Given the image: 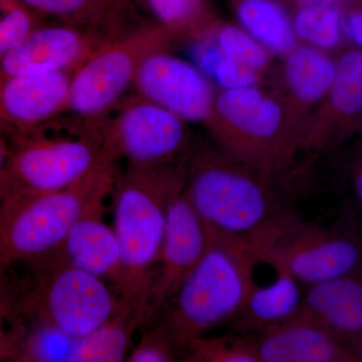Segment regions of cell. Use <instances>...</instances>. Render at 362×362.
<instances>
[{
  "mask_svg": "<svg viewBox=\"0 0 362 362\" xmlns=\"http://www.w3.org/2000/svg\"><path fill=\"white\" fill-rule=\"evenodd\" d=\"M187 160L153 168L128 165L117 175L112 190L121 256L115 292L120 303L137 311L145 323L169 206L185 189Z\"/></svg>",
  "mask_w": 362,
  "mask_h": 362,
  "instance_id": "1",
  "label": "cell"
},
{
  "mask_svg": "<svg viewBox=\"0 0 362 362\" xmlns=\"http://www.w3.org/2000/svg\"><path fill=\"white\" fill-rule=\"evenodd\" d=\"M206 230L209 242L201 261L151 319L165 332L178 358L188 343L239 316L261 263L242 240Z\"/></svg>",
  "mask_w": 362,
  "mask_h": 362,
  "instance_id": "2",
  "label": "cell"
},
{
  "mask_svg": "<svg viewBox=\"0 0 362 362\" xmlns=\"http://www.w3.org/2000/svg\"><path fill=\"white\" fill-rule=\"evenodd\" d=\"M278 181L214 145L190 151L185 190L206 230L246 243L293 207Z\"/></svg>",
  "mask_w": 362,
  "mask_h": 362,
  "instance_id": "3",
  "label": "cell"
},
{
  "mask_svg": "<svg viewBox=\"0 0 362 362\" xmlns=\"http://www.w3.org/2000/svg\"><path fill=\"white\" fill-rule=\"evenodd\" d=\"M204 125L223 153L274 180L302 153L303 125L283 96L259 86L221 90Z\"/></svg>",
  "mask_w": 362,
  "mask_h": 362,
  "instance_id": "4",
  "label": "cell"
},
{
  "mask_svg": "<svg viewBox=\"0 0 362 362\" xmlns=\"http://www.w3.org/2000/svg\"><path fill=\"white\" fill-rule=\"evenodd\" d=\"M117 161L108 157L78 182L51 192L18 190L1 202L0 265L42 258L57 249L78 221L104 214Z\"/></svg>",
  "mask_w": 362,
  "mask_h": 362,
  "instance_id": "5",
  "label": "cell"
},
{
  "mask_svg": "<svg viewBox=\"0 0 362 362\" xmlns=\"http://www.w3.org/2000/svg\"><path fill=\"white\" fill-rule=\"evenodd\" d=\"M261 263L291 274L310 287L362 265V235L305 220L294 207L247 240Z\"/></svg>",
  "mask_w": 362,
  "mask_h": 362,
  "instance_id": "6",
  "label": "cell"
},
{
  "mask_svg": "<svg viewBox=\"0 0 362 362\" xmlns=\"http://www.w3.org/2000/svg\"><path fill=\"white\" fill-rule=\"evenodd\" d=\"M176 37L156 23L105 40L71 74L64 114H70L74 122L96 127L127 96L145 59L168 49Z\"/></svg>",
  "mask_w": 362,
  "mask_h": 362,
  "instance_id": "7",
  "label": "cell"
},
{
  "mask_svg": "<svg viewBox=\"0 0 362 362\" xmlns=\"http://www.w3.org/2000/svg\"><path fill=\"white\" fill-rule=\"evenodd\" d=\"M37 259L42 273L28 309L37 323L80 337L106 322L120 307L118 295L106 281L71 265L58 252Z\"/></svg>",
  "mask_w": 362,
  "mask_h": 362,
  "instance_id": "8",
  "label": "cell"
},
{
  "mask_svg": "<svg viewBox=\"0 0 362 362\" xmlns=\"http://www.w3.org/2000/svg\"><path fill=\"white\" fill-rule=\"evenodd\" d=\"M187 122L139 95L124 98L99 124L105 149L127 165L153 168L185 160L192 151Z\"/></svg>",
  "mask_w": 362,
  "mask_h": 362,
  "instance_id": "9",
  "label": "cell"
},
{
  "mask_svg": "<svg viewBox=\"0 0 362 362\" xmlns=\"http://www.w3.org/2000/svg\"><path fill=\"white\" fill-rule=\"evenodd\" d=\"M74 127L75 133L71 137L47 136L45 128L11 137V175L14 192L64 189L113 156L97 136Z\"/></svg>",
  "mask_w": 362,
  "mask_h": 362,
  "instance_id": "10",
  "label": "cell"
},
{
  "mask_svg": "<svg viewBox=\"0 0 362 362\" xmlns=\"http://www.w3.org/2000/svg\"><path fill=\"white\" fill-rule=\"evenodd\" d=\"M361 130L362 51L354 47L338 57L334 81L307 120L302 153L321 156Z\"/></svg>",
  "mask_w": 362,
  "mask_h": 362,
  "instance_id": "11",
  "label": "cell"
},
{
  "mask_svg": "<svg viewBox=\"0 0 362 362\" xmlns=\"http://www.w3.org/2000/svg\"><path fill=\"white\" fill-rule=\"evenodd\" d=\"M135 94L153 102L187 123L206 122L216 93L201 69L168 49L149 54L133 85Z\"/></svg>",
  "mask_w": 362,
  "mask_h": 362,
  "instance_id": "12",
  "label": "cell"
},
{
  "mask_svg": "<svg viewBox=\"0 0 362 362\" xmlns=\"http://www.w3.org/2000/svg\"><path fill=\"white\" fill-rule=\"evenodd\" d=\"M207 242L206 226L183 189L169 206L165 233L150 290L147 322L168 303L194 271L206 252Z\"/></svg>",
  "mask_w": 362,
  "mask_h": 362,
  "instance_id": "13",
  "label": "cell"
},
{
  "mask_svg": "<svg viewBox=\"0 0 362 362\" xmlns=\"http://www.w3.org/2000/svg\"><path fill=\"white\" fill-rule=\"evenodd\" d=\"M105 40L96 33L69 23L37 25L0 63V74L74 73Z\"/></svg>",
  "mask_w": 362,
  "mask_h": 362,
  "instance_id": "14",
  "label": "cell"
},
{
  "mask_svg": "<svg viewBox=\"0 0 362 362\" xmlns=\"http://www.w3.org/2000/svg\"><path fill=\"white\" fill-rule=\"evenodd\" d=\"M71 74H0V129L11 137L28 134L65 113Z\"/></svg>",
  "mask_w": 362,
  "mask_h": 362,
  "instance_id": "15",
  "label": "cell"
},
{
  "mask_svg": "<svg viewBox=\"0 0 362 362\" xmlns=\"http://www.w3.org/2000/svg\"><path fill=\"white\" fill-rule=\"evenodd\" d=\"M256 337L261 362H356L346 343L298 313Z\"/></svg>",
  "mask_w": 362,
  "mask_h": 362,
  "instance_id": "16",
  "label": "cell"
},
{
  "mask_svg": "<svg viewBox=\"0 0 362 362\" xmlns=\"http://www.w3.org/2000/svg\"><path fill=\"white\" fill-rule=\"evenodd\" d=\"M298 314L349 345L362 335V265L308 287Z\"/></svg>",
  "mask_w": 362,
  "mask_h": 362,
  "instance_id": "17",
  "label": "cell"
},
{
  "mask_svg": "<svg viewBox=\"0 0 362 362\" xmlns=\"http://www.w3.org/2000/svg\"><path fill=\"white\" fill-rule=\"evenodd\" d=\"M284 59L286 94L282 96L305 130L309 116L334 81L337 59L329 52L307 45H298Z\"/></svg>",
  "mask_w": 362,
  "mask_h": 362,
  "instance_id": "18",
  "label": "cell"
},
{
  "mask_svg": "<svg viewBox=\"0 0 362 362\" xmlns=\"http://www.w3.org/2000/svg\"><path fill=\"white\" fill-rule=\"evenodd\" d=\"M54 251L71 265L110 282L115 290L121 271L120 247L113 228L103 221V214L78 221Z\"/></svg>",
  "mask_w": 362,
  "mask_h": 362,
  "instance_id": "19",
  "label": "cell"
},
{
  "mask_svg": "<svg viewBox=\"0 0 362 362\" xmlns=\"http://www.w3.org/2000/svg\"><path fill=\"white\" fill-rule=\"evenodd\" d=\"M275 270V280L270 284H255L247 295L239 316L230 324L233 331L259 334L262 331L285 322L301 308V283L281 268Z\"/></svg>",
  "mask_w": 362,
  "mask_h": 362,
  "instance_id": "20",
  "label": "cell"
},
{
  "mask_svg": "<svg viewBox=\"0 0 362 362\" xmlns=\"http://www.w3.org/2000/svg\"><path fill=\"white\" fill-rule=\"evenodd\" d=\"M37 16L80 26L110 39L127 30L129 9L115 0H11Z\"/></svg>",
  "mask_w": 362,
  "mask_h": 362,
  "instance_id": "21",
  "label": "cell"
},
{
  "mask_svg": "<svg viewBox=\"0 0 362 362\" xmlns=\"http://www.w3.org/2000/svg\"><path fill=\"white\" fill-rule=\"evenodd\" d=\"M144 324V319L137 311L120 303L118 310L106 322L88 334L73 338L65 361H125L133 333Z\"/></svg>",
  "mask_w": 362,
  "mask_h": 362,
  "instance_id": "22",
  "label": "cell"
},
{
  "mask_svg": "<svg viewBox=\"0 0 362 362\" xmlns=\"http://www.w3.org/2000/svg\"><path fill=\"white\" fill-rule=\"evenodd\" d=\"M238 23L272 54L285 58L298 45L292 18L278 0H232Z\"/></svg>",
  "mask_w": 362,
  "mask_h": 362,
  "instance_id": "23",
  "label": "cell"
},
{
  "mask_svg": "<svg viewBox=\"0 0 362 362\" xmlns=\"http://www.w3.org/2000/svg\"><path fill=\"white\" fill-rule=\"evenodd\" d=\"M297 40L329 52L344 42L343 11L334 2H305L292 18Z\"/></svg>",
  "mask_w": 362,
  "mask_h": 362,
  "instance_id": "24",
  "label": "cell"
},
{
  "mask_svg": "<svg viewBox=\"0 0 362 362\" xmlns=\"http://www.w3.org/2000/svg\"><path fill=\"white\" fill-rule=\"evenodd\" d=\"M180 358L187 362H261L256 334L235 331L197 338L188 343Z\"/></svg>",
  "mask_w": 362,
  "mask_h": 362,
  "instance_id": "25",
  "label": "cell"
},
{
  "mask_svg": "<svg viewBox=\"0 0 362 362\" xmlns=\"http://www.w3.org/2000/svg\"><path fill=\"white\" fill-rule=\"evenodd\" d=\"M201 40L204 44H202L199 52V69L206 77L220 86L221 90L261 86L264 75L230 58L209 35Z\"/></svg>",
  "mask_w": 362,
  "mask_h": 362,
  "instance_id": "26",
  "label": "cell"
},
{
  "mask_svg": "<svg viewBox=\"0 0 362 362\" xmlns=\"http://www.w3.org/2000/svg\"><path fill=\"white\" fill-rule=\"evenodd\" d=\"M207 35L230 58L252 70L265 75L270 69L273 54L240 26L214 21Z\"/></svg>",
  "mask_w": 362,
  "mask_h": 362,
  "instance_id": "27",
  "label": "cell"
},
{
  "mask_svg": "<svg viewBox=\"0 0 362 362\" xmlns=\"http://www.w3.org/2000/svg\"><path fill=\"white\" fill-rule=\"evenodd\" d=\"M71 341L73 337L65 333L39 324L37 329L23 339L16 352L28 361H65Z\"/></svg>",
  "mask_w": 362,
  "mask_h": 362,
  "instance_id": "28",
  "label": "cell"
},
{
  "mask_svg": "<svg viewBox=\"0 0 362 362\" xmlns=\"http://www.w3.org/2000/svg\"><path fill=\"white\" fill-rule=\"evenodd\" d=\"M141 337L126 361L129 362H171L177 361L175 347L160 326L151 320L142 326Z\"/></svg>",
  "mask_w": 362,
  "mask_h": 362,
  "instance_id": "29",
  "label": "cell"
},
{
  "mask_svg": "<svg viewBox=\"0 0 362 362\" xmlns=\"http://www.w3.org/2000/svg\"><path fill=\"white\" fill-rule=\"evenodd\" d=\"M4 2L6 11L0 18V63L37 25V16L25 7L11 0Z\"/></svg>",
  "mask_w": 362,
  "mask_h": 362,
  "instance_id": "30",
  "label": "cell"
},
{
  "mask_svg": "<svg viewBox=\"0 0 362 362\" xmlns=\"http://www.w3.org/2000/svg\"><path fill=\"white\" fill-rule=\"evenodd\" d=\"M11 146L6 139V133L0 129V202L13 194L14 187L11 175Z\"/></svg>",
  "mask_w": 362,
  "mask_h": 362,
  "instance_id": "31",
  "label": "cell"
},
{
  "mask_svg": "<svg viewBox=\"0 0 362 362\" xmlns=\"http://www.w3.org/2000/svg\"><path fill=\"white\" fill-rule=\"evenodd\" d=\"M345 37L362 51V6L349 7L343 11Z\"/></svg>",
  "mask_w": 362,
  "mask_h": 362,
  "instance_id": "32",
  "label": "cell"
},
{
  "mask_svg": "<svg viewBox=\"0 0 362 362\" xmlns=\"http://www.w3.org/2000/svg\"><path fill=\"white\" fill-rule=\"evenodd\" d=\"M8 317L6 303L0 301V357L14 356L21 341V338L7 334L4 329V319Z\"/></svg>",
  "mask_w": 362,
  "mask_h": 362,
  "instance_id": "33",
  "label": "cell"
},
{
  "mask_svg": "<svg viewBox=\"0 0 362 362\" xmlns=\"http://www.w3.org/2000/svg\"><path fill=\"white\" fill-rule=\"evenodd\" d=\"M350 185L357 206L362 211V148L356 154L350 168Z\"/></svg>",
  "mask_w": 362,
  "mask_h": 362,
  "instance_id": "34",
  "label": "cell"
},
{
  "mask_svg": "<svg viewBox=\"0 0 362 362\" xmlns=\"http://www.w3.org/2000/svg\"><path fill=\"white\" fill-rule=\"evenodd\" d=\"M349 346L356 356V362H362V335L350 342Z\"/></svg>",
  "mask_w": 362,
  "mask_h": 362,
  "instance_id": "35",
  "label": "cell"
},
{
  "mask_svg": "<svg viewBox=\"0 0 362 362\" xmlns=\"http://www.w3.org/2000/svg\"><path fill=\"white\" fill-rule=\"evenodd\" d=\"M117 4H120L121 6L125 7V8H131V4H132V0H115Z\"/></svg>",
  "mask_w": 362,
  "mask_h": 362,
  "instance_id": "36",
  "label": "cell"
},
{
  "mask_svg": "<svg viewBox=\"0 0 362 362\" xmlns=\"http://www.w3.org/2000/svg\"><path fill=\"white\" fill-rule=\"evenodd\" d=\"M305 2H335L337 0H302Z\"/></svg>",
  "mask_w": 362,
  "mask_h": 362,
  "instance_id": "37",
  "label": "cell"
}]
</instances>
